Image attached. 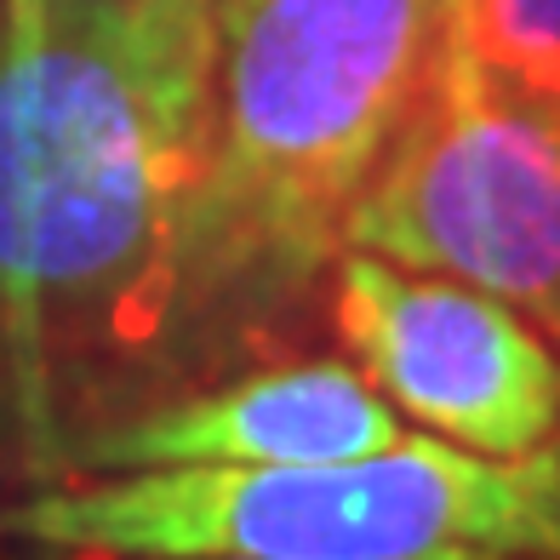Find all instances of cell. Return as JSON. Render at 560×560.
I'll return each instance as SVG.
<instances>
[{
    "instance_id": "9",
    "label": "cell",
    "mask_w": 560,
    "mask_h": 560,
    "mask_svg": "<svg viewBox=\"0 0 560 560\" xmlns=\"http://www.w3.org/2000/svg\"><path fill=\"white\" fill-rule=\"evenodd\" d=\"M7 7H58V0H7Z\"/></svg>"
},
{
    "instance_id": "1",
    "label": "cell",
    "mask_w": 560,
    "mask_h": 560,
    "mask_svg": "<svg viewBox=\"0 0 560 560\" xmlns=\"http://www.w3.org/2000/svg\"><path fill=\"white\" fill-rule=\"evenodd\" d=\"M212 63L218 0L0 18V435L35 480L69 469L81 377L161 343Z\"/></svg>"
},
{
    "instance_id": "5",
    "label": "cell",
    "mask_w": 560,
    "mask_h": 560,
    "mask_svg": "<svg viewBox=\"0 0 560 560\" xmlns=\"http://www.w3.org/2000/svg\"><path fill=\"white\" fill-rule=\"evenodd\" d=\"M332 315L372 389L435 441L526 457L560 435V354L492 292L343 252Z\"/></svg>"
},
{
    "instance_id": "8",
    "label": "cell",
    "mask_w": 560,
    "mask_h": 560,
    "mask_svg": "<svg viewBox=\"0 0 560 560\" xmlns=\"http://www.w3.org/2000/svg\"><path fill=\"white\" fill-rule=\"evenodd\" d=\"M69 560H104V555H69ZM475 560H515V555H475Z\"/></svg>"
},
{
    "instance_id": "7",
    "label": "cell",
    "mask_w": 560,
    "mask_h": 560,
    "mask_svg": "<svg viewBox=\"0 0 560 560\" xmlns=\"http://www.w3.org/2000/svg\"><path fill=\"white\" fill-rule=\"evenodd\" d=\"M464 12L492 58L560 92V0H464Z\"/></svg>"
},
{
    "instance_id": "6",
    "label": "cell",
    "mask_w": 560,
    "mask_h": 560,
    "mask_svg": "<svg viewBox=\"0 0 560 560\" xmlns=\"http://www.w3.org/2000/svg\"><path fill=\"white\" fill-rule=\"evenodd\" d=\"M400 412L349 361H287L218 389L92 423L63 475L132 469H269L361 457L400 441Z\"/></svg>"
},
{
    "instance_id": "3",
    "label": "cell",
    "mask_w": 560,
    "mask_h": 560,
    "mask_svg": "<svg viewBox=\"0 0 560 560\" xmlns=\"http://www.w3.org/2000/svg\"><path fill=\"white\" fill-rule=\"evenodd\" d=\"M0 532L104 560H560V435L526 457L400 435L326 464L74 475Z\"/></svg>"
},
{
    "instance_id": "2",
    "label": "cell",
    "mask_w": 560,
    "mask_h": 560,
    "mask_svg": "<svg viewBox=\"0 0 560 560\" xmlns=\"http://www.w3.org/2000/svg\"><path fill=\"white\" fill-rule=\"evenodd\" d=\"M457 12L464 0H218L212 115L155 349L195 361L241 343L338 264Z\"/></svg>"
},
{
    "instance_id": "4",
    "label": "cell",
    "mask_w": 560,
    "mask_h": 560,
    "mask_svg": "<svg viewBox=\"0 0 560 560\" xmlns=\"http://www.w3.org/2000/svg\"><path fill=\"white\" fill-rule=\"evenodd\" d=\"M343 246L492 292L560 349V92L492 58L457 12Z\"/></svg>"
}]
</instances>
